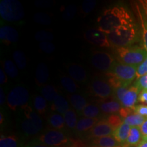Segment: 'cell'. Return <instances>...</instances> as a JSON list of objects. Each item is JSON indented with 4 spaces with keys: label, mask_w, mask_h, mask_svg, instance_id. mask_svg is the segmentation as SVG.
<instances>
[{
    "label": "cell",
    "mask_w": 147,
    "mask_h": 147,
    "mask_svg": "<svg viewBox=\"0 0 147 147\" xmlns=\"http://www.w3.org/2000/svg\"><path fill=\"white\" fill-rule=\"evenodd\" d=\"M140 4L142 5V9L144 11V14H146L147 16V0H143V1H140Z\"/></svg>",
    "instance_id": "51"
},
{
    "label": "cell",
    "mask_w": 147,
    "mask_h": 147,
    "mask_svg": "<svg viewBox=\"0 0 147 147\" xmlns=\"http://www.w3.org/2000/svg\"><path fill=\"white\" fill-rule=\"evenodd\" d=\"M135 23L129 10L124 5L117 4L106 8L97 18V29L109 34L119 27Z\"/></svg>",
    "instance_id": "1"
},
{
    "label": "cell",
    "mask_w": 147,
    "mask_h": 147,
    "mask_svg": "<svg viewBox=\"0 0 147 147\" xmlns=\"http://www.w3.org/2000/svg\"><path fill=\"white\" fill-rule=\"evenodd\" d=\"M48 122L51 127L55 130L62 131L66 127L63 117L59 113L51 114L48 118Z\"/></svg>",
    "instance_id": "20"
},
{
    "label": "cell",
    "mask_w": 147,
    "mask_h": 147,
    "mask_svg": "<svg viewBox=\"0 0 147 147\" xmlns=\"http://www.w3.org/2000/svg\"><path fill=\"white\" fill-rule=\"evenodd\" d=\"M136 10L140 21L141 27H142L143 46H144L145 51L147 52V16L144 14L142 9L140 8L138 5L136 6Z\"/></svg>",
    "instance_id": "23"
},
{
    "label": "cell",
    "mask_w": 147,
    "mask_h": 147,
    "mask_svg": "<svg viewBox=\"0 0 147 147\" xmlns=\"http://www.w3.org/2000/svg\"><path fill=\"white\" fill-rule=\"evenodd\" d=\"M134 113V110L133 108H127V107H122L119 111V115L120 117L123 119L125 118L127 116L131 115L132 113Z\"/></svg>",
    "instance_id": "45"
},
{
    "label": "cell",
    "mask_w": 147,
    "mask_h": 147,
    "mask_svg": "<svg viewBox=\"0 0 147 147\" xmlns=\"http://www.w3.org/2000/svg\"><path fill=\"white\" fill-rule=\"evenodd\" d=\"M142 138L139 127H131L129 135L124 146L126 147H136L142 140Z\"/></svg>",
    "instance_id": "17"
},
{
    "label": "cell",
    "mask_w": 147,
    "mask_h": 147,
    "mask_svg": "<svg viewBox=\"0 0 147 147\" xmlns=\"http://www.w3.org/2000/svg\"><path fill=\"white\" fill-rule=\"evenodd\" d=\"M106 121H107L108 123L112 127V128L113 129L114 131H115V129H117L123 123V119L121 118L120 116L117 115H111L108 116L107 118L106 119Z\"/></svg>",
    "instance_id": "36"
},
{
    "label": "cell",
    "mask_w": 147,
    "mask_h": 147,
    "mask_svg": "<svg viewBox=\"0 0 147 147\" xmlns=\"http://www.w3.org/2000/svg\"><path fill=\"white\" fill-rule=\"evenodd\" d=\"M91 91L95 96L106 99L114 94V89L108 82L102 79H95L91 84Z\"/></svg>",
    "instance_id": "9"
},
{
    "label": "cell",
    "mask_w": 147,
    "mask_h": 147,
    "mask_svg": "<svg viewBox=\"0 0 147 147\" xmlns=\"http://www.w3.org/2000/svg\"><path fill=\"white\" fill-rule=\"evenodd\" d=\"M120 147H126L125 146H124V145H123V146H120Z\"/></svg>",
    "instance_id": "54"
},
{
    "label": "cell",
    "mask_w": 147,
    "mask_h": 147,
    "mask_svg": "<svg viewBox=\"0 0 147 147\" xmlns=\"http://www.w3.org/2000/svg\"><path fill=\"white\" fill-rule=\"evenodd\" d=\"M42 96L46 100L49 102H53L57 97L58 93L55 87L51 84H47L44 86L41 91Z\"/></svg>",
    "instance_id": "28"
},
{
    "label": "cell",
    "mask_w": 147,
    "mask_h": 147,
    "mask_svg": "<svg viewBox=\"0 0 147 147\" xmlns=\"http://www.w3.org/2000/svg\"><path fill=\"white\" fill-rule=\"evenodd\" d=\"M129 86H121L117 89H114V97L116 99V100L119 102H121L124 95H125L127 91H128Z\"/></svg>",
    "instance_id": "37"
},
{
    "label": "cell",
    "mask_w": 147,
    "mask_h": 147,
    "mask_svg": "<svg viewBox=\"0 0 147 147\" xmlns=\"http://www.w3.org/2000/svg\"><path fill=\"white\" fill-rule=\"evenodd\" d=\"M107 36L111 47L116 49L130 47L138 40V29L134 23L119 27Z\"/></svg>",
    "instance_id": "2"
},
{
    "label": "cell",
    "mask_w": 147,
    "mask_h": 147,
    "mask_svg": "<svg viewBox=\"0 0 147 147\" xmlns=\"http://www.w3.org/2000/svg\"><path fill=\"white\" fill-rule=\"evenodd\" d=\"M116 61L110 53L94 51L92 54L91 63L95 68L102 71H109Z\"/></svg>",
    "instance_id": "7"
},
{
    "label": "cell",
    "mask_w": 147,
    "mask_h": 147,
    "mask_svg": "<svg viewBox=\"0 0 147 147\" xmlns=\"http://www.w3.org/2000/svg\"><path fill=\"white\" fill-rule=\"evenodd\" d=\"M116 55L120 63L138 66L146 58L147 52L142 48L130 46L116 49Z\"/></svg>",
    "instance_id": "3"
},
{
    "label": "cell",
    "mask_w": 147,
    "mask_h": 147,
    "mask_svg": "<svg viewBox=\"0 0 147 147\" xmlns=\"http://www.w3.org/2000/svg\"><path fill=\"white\" fill-rule=\"evenodd\" d=\"M20 125H21V129L24 134L27 136H35L40 132L32 121L25 117H24V118L21 121Z\"/></svg>",
    "instance_id": "24"
},
{
    "label": "cell",
    "mask_w": 147,
    "mask_h": 147,
    "mask_svg": "<svg viewBox=\"0 0 147 147\" xmlns=\"http://www.w3.org/2000/svg\"><path fill=\"white\" fill-rule=\"evenodd\" d=\"M76 7L74 5H69L67 8L64 9L63 12V17L65 21H69L73 18L76 12Z\"/></svg>",
    "instance_id": "38"
},
{
    "label": "cell",
    "mask_w": 147,
    "mask_h": 147,
    "mask_svg": "<svg viewBox=\"0 0 147 147\" xmlns=\"http://www.w3.org/2000/svg\"><path fill=\"white\" fill-rule=\"evenodd\" d=\"M35 39L37 41L43 42H51L54 39V36L52 33L48 31L41 30L38 31L35 34Z\"/></svg>",
    "instance_id": "35"
},
{
    "label": "cell",
    "mask_w": 147,
    "mask_h": 147,
    "mask_svg": "<svg viewBox=\"0 0 147 147\" xmlns=\"http://www.w3.org/2000/svg\"><path fill=\"white\" fill-rule=\"evenodd\" d=\"M98 122V118L92 119L83 117V118L80 119L78 121V123H77L76 127V131L78 133H84V132L91 131L93 127Z\"/></svg>",
    "instance_id": "16"
},
{
    "label": "cell",
    "mask_w": 147,
    "mask_h": 147,
    "mask_svg": "<svg viewBox=\"0 0 147 147\" xmlns=\"http://www.w3.org/2000/svg\"><path fill=\"white\" fill-rule=\"evenodd\" d=\"M100 108L104 113L114 114L119 113L122 108L121 103L117 100H111L101 103Z\"/></svg>",
    "instance_id": "22"
},
{
    "label": "cell",
    "mask_w": 147,
    "mask_h": 147,
    "mask_svg": "<svg viewBox=\"0 0 147 147\" xmlns=\"http://www.w3.org/2000/svg\"><path fill=\"white\" fill-rule=\"evenodd\" d=\"M34 20L36 23L42 25H49L52 23V18L47 13L38 12L34 14Z\"/></svg>",
    "instance_id": "34"
},
{
    "label": "cell",
    "mask_w": 147,
    "mask_h": 147,
    "mask_svg": "<svg viewBox=\"0 0 147 147\" xmlns=\"http://www.w3.org/2000/svg\"><path fill=\"white\" fill-rule=\"evenodd\" d=\"M0 16L8 22L19 21L25 16L23 7L16 0H1L0 1Z\"/></svg>",
    "instance_id": "4"
},
{
    "label": "cell",
    "mask_w": 147,
    "mask_h": 147,
    "mask_svg": "<svg viewBox=\"0 0 147 147\" xmlns=\"http://www.w3.org/2000/svg\"><path fill=\"white\" fill-rule=\"evenodd\" d=\"M137 66L129 65L115 61L109 72L125 83L129 84L136 77Z\"/></svg>",
    "instance_id": "6"
},
{
    "label": "cell",
    "mask_w": 147,
    "mask_h": 147,
    "mask_svg": "<svg viewBox=\"0 0 147 147\" xmlns=\"http://www.w3.org/2000/svg\"><path fill=\"white\" fill-rule=\"evenodd\" d=\"M136 147H147V142L144 140H142Z\"/></svg>",
    "instance_id": "52"
},
{
    "label": "cell",
    "mask_w": 147,
    "mask_h": 147,
    "mask_svg": "<svg viewBox=\"0 0 147 147\" xmlns=\"http://www.w3.org/2000/svg\"><path fill=\"white\" fill-rule=\"evenodd\" d=\"M49 71L45 63H40L37 66L36 71V82L38 86H41L48 81Z\"/></svg>",
    "instance_id": "18"
},
{
    "label": "cell",
    "mask_w": 147,
    "mask_h": 147,
    "mask_svg": "<svg viewBox=\"0 0 147 147\" xmlns=\"http://www.w3.org/2000/svg\"><path fill=\"white\" fill-rule=\"evenodd\" d=\"M63 118L65 122V125L69 129H76L78 121L76 112L72 109H69L63 115Z\"/></svg>",
    "instance_id": "27"
},
{
    "label": "cell",
    "mask_w": 147,
    "mask_h": 147,
    "mask_svg": "<svg viewBox=\"0 0 147 147\" xmlns=\"http://www.w3.org/2000/svg\"><path fill=\"white\" fill-rule=\"evenodd\" d=\"M54 4L53 1H49V0H41V1H38L35 3V5L36 6L42 8H47L49 7H51Z\"/></svg>",
    "instance_id": "44"
},
{
    "label": "cell",
    "mask_w": 147,
    "mask_h": 147,
    "mask_svg": "<svg viewBox=\"0 0 147 147\" xmlns=\"http://www.w3.org/2000/svg\"><path fill=\"white\" fill-rule=\"evenodd\" d=\"M34 106L39 115H44L47 112V100L42 95H36L34 100Z\"/></svg>",
    "instance_id": "31"
},
{
    "label": "cell",
    "mask_w": 147,
    "mask_h": 147,
    "mask_svg": "<svg viewBox=\"0 0 147 147\" xmlns=\"http://www.w3.org/2000/svg\"><path fill=\"white\" fill-rule=\"evenodd\" d=\"M29 100V93L27 89L23 87H16L9 92L7 102L8 107L12 110L26 107Z\"/></svg>",
    "instance_id": "5"
},
{
    "label": "cell",
    "mask_w": 147,
    "mask_h": 147,
    "mask_svg": "<svg viewBox=\"0 0 147 147\" xmlns=\"http://www.w3.org/2000/svg\"><path fill=\"white\" fill-rule=\"evenodd\" d=\"M133 109L134 110V113L147 118V105H145V104L136 105L134 106Z\"/></svg>",
    "instance_id": "43"
},
{
    "label": "cell",
    "mask_w": 147,
    "mask_h": 147,
    "mask_svg": "<svg viewBox=\"0 0 147 147\" xmlns=\"http://www.w3.org/2000/svg\"><path fill=\"white\" fill-rule=\"evenodd\" d=\"M93 147H120L123 146L112 136L97 138L93 140Z\"/></svg>",
    "instance_id": "14"
},
{
    "label": "cell",
    "mask_w": 147,
    "mask_h": 147,
    "mask_svg": "<svg viewBox=\"0 0 147 147\" xmlns=\"http://www.w3.org/2000/svg\"><path fill=\"white\" fill-rule=\"evenodd\" d=\"M5 102V95L4 94L2 88L0 89V104L1 106L3 105Z\"/></svg>",
    "instance_id": "50"
},
{
    "label": "cell",
    "mask_w": 147,
    "mask_h": 147,
    "mask_svg": "<svg viewBox=\"0 0 147 147\" xmlns=\"http://www.w3.org/2000/svg\"><path fill=\"white\" fill-rule=\"evenodd\" d=\"M140 92V91L135 85L129 87L121 102L122 107L133 108L137 102H138V100Z\"/></svg>",
    "instance_id": "12"
},
{
    "label": "cell",
    "mask_w": 147,
    "mask_h": 147,
    "mask_svg": "<svg viewBox=\"0 0 147 147\" xmlns=\"http://www.w3.org/2000/svg\"><path fill=\"white\" fill-rule=\"evenodd\" d=\"M140 131H141V134H142L143 138L145 137H146L147 136V119L144 121V123H143L142 125L140 127Z\"/></svg>",
    "instance_id": "48"
},
{
    "label": "cell",
    "mask_w": 147,
    "mask_h": 147,
    "mask_svg": "<svg viewBox=\"0 0 147 147\" xmlns=\"http://www.w3.org/2000/svg\"><path fill=\"white\" fill-rule=\"evenodd\" d=\"M18 67L11 60H6L3 63V70L10 78H14L18 76Z\"/></svg>",
    "instance_id": "32"
},
{
    "label": "cell",
    "mask_w": 147,
    "mask_h": 147,
    "mask_svg": "<svg viewBox=\"0 0 147 147\" xmlns=\"http://www.w3.org/2000/svg\"><path fill=\"white\" fill-rule=\"evenodd\" d=\"M84 37L88 42L92 45L104 48L111 47L107 34L101 32L98 29H89L84 32Z\"/></svg>",
    "instance_id": "8"
},
{
    "label": "cell",
    "mask_w": 147,
    "mask_h": 147,
    "mask_svg": "<svg viewBox=\"0 0 147 147\" xmlns=\"http://www.w3.org/2000/svg\"><path fill=\"white\" fill-rule=\"evenodd\" d=\"M60 81L63 87L69 93L74 94V93L78 91V85L71 77L63 76L61 77Z\"/></svg>",
    "instance_id": "29"
},
{
    "label": "cell",
    "mask_w": 147,
    "mask_h": 147,
    "mask_svg": "<svg viewBox=\"0 0 147 147\" xmlns=\"http://www.w3.org/2000/svg\"><path fill=\"white\" fill-rule=\"evenodd\" d=\"M13 59L18 68L23 69L27 66V60L25 55L21 51H15L13 53Z\"/></svg>",
    "instance_id": "33"
},
{
    "label": "cell",
    "mask_w": 147,
    "mask_h": 147,
    "mask_svg": "<svg viewBox=\"0 0 147 147\" xmlns=\"http://www.w3.org/2000/svg\"><path fill=\"white\" fill-rule=\"evenodd\" d=\"M96 1L95 0H85L82 3V11L84 14H87L93 10L96 5Z\"/></svg>",
    "instance_id": "39"
},
{
    "label": "cell",
    "mask_w": 147,
    "mask_h": 147,
    "mask_svg": "<svg viewBox=\"0 0 147 147\" xmlns=\"http://www.w3.org/2000/svg\"><path fill=\"white\" fill-rule=\"evenodd\" d=\"M23 146L20 139L15 135H1L0 147H23Z\"/></svg>",
    "instance_id": "19"
},
{
    "label": "cell",
    "mask_w": 147,
    "mask_h": 147,
    "mask_svg": "<svg viewBox=\"0 0 147 147\" xmlns=\"http://www.w3.org/2000/svg\"><path fill=\"white\" fill-rule=\"evenodd\" d=\"M131 128V126L123 122L117 129L115 130L113 136L120 144L124 145L129 135Z\"/></svg>",
    "instance_id": "15"
},
{
    "label": "cell",
    "mask_w": 147,
    "mask_h": 147,
    "mask_svg": "<svg viewBox=\"0 0 147 147\" xmlns=\"http://www.w3.org/2000/svg\"><path fill=\"white\" fill-rule=\"evenodd\" d=\"M51 109L53 111L57 112L59 114L64 115L70 108H69V103L67 102V101L61 95H58L51 105Z\"/></svg>",
    "instance_id": "21"
},
{
    "label": "cell",
    "mask_w": 147,
    "mask_h": 147,
    "mask_svg": "<svg viewBox=\"0 0 147 147\" xmlns=\"http://www.w3.org/2000/svg\"><path fill=\"white\" fill-rule=\"evenodd\" d=\"M100 108L97 105L92 104H88L87 106L84 108L80 113V115L87 118L95 119L97 118L100 114Z\"/></svg>",
    "instance_id": "30"
},
{
    "label": "cell",
    "mask_w": 147,
    "mask_h": 147,
    "mask_svg": "<svg viewBox=\"0 0 147 147\" xmlns=\"http://www.w3.org/2000/svg\"><path fill=\"white\" fill-rule=\"evenodd\" d=\"M8 82L6 74L2 69H0V83L1 84H4Z\"/></svg>",
    "instance_id": "47"
},
{
    "label": "cell",
    "mask_w": 147,
    "mask_h": 147,
    "mask_svg": "<svg viewBox=\"0 0 147 147\" xmlns=\"http://www.w3.org/2000/svg\"><path fill=\"white\" fill-rule=\"evenodd\" d=\"M146 74H147V57L142 63L137 66L136 78H139L140 77Z\"/></svg>",
    "instance_id": "41"
},
{
    "label": "cell",
    "mask_w": 147,
    "mask_h": 147,
    "mask_svg": "<svg viewBox=\"0 0 147 147\" xmlns=\"http://www.w3.org/2000/svg\"><path fill=\"white\" fill-rule=\"evenodd\" d=\"M39 47L43 52L47 53V54H51L54 52L55 50V46L51 42H40Z\"/></svg>",
    "instance_id": "40"
},
{
    "label": "cell",
    "mask_w": 147,
    "mask_h": 147,
    "mask_svg": "<svg viewBox=\"0 0 147 147\" xmlns=\"http://www.w3.org/2000/svg\"><path fill=\"white\" fill-rule=\"evenodd\" d=\"M134 85H135L140 91H142V90L144 89H147V74L138 78Z\"/></svg>",
    "instance_id": "42"
},
{
    "label": "cell",
    "mask_w": 147,
    "mask_h": 147,
    "mask_svg": "<svg viewBox=\"0 0 147 147\" xmlns=\"http://www.w3.org/2000/svg\"><path fill=\"white\" fill-rule=\"evenodd\" d=\"M18 39V33L13 27L3 25L0 28V40L5 45H9L16 42Z\"/></svg>",
    "instance_id": "11"
},
{
    "label": "cell",
    "mask_w": 147,
    "mask_h": 147,
    "mask_svg": "<svg viewBox=\"0 0 147 147\" xmlns=\"http://www.w3.org/2000/svg\"><path fill=\"white\" fill-rule=\"evenodd\" d=\"M69 102L72 107L78 113H81L88 104L86 99L79 94H72L70 95Z\"/></svg>",
    "instance_id": "25"
},
{
    "label": "cell",
    "mask_w": 147,
    "mask_h": 147,
    "mask_svg": "<svg viewBox=\"0 0 147 147\" xmlns=\"http://www.w3.org/2000/svg\"><path fill=\"white\" fill-rule=\"evenodd\" d=\"M68 73L69 76L74 81L83 82L87 80V71L80 65L73 63L68 67Z\"/></svg>",
    "instance_id": "13"
},
{
    "label": "cell",
    "mask_w": 147,
    "mask_h": 147,
    "mask_svg": "<svg viewBox=\"0 0 147 147\" xmlns=\"http://www.w3.org/2000/svg\"><path fill=\"white\" fill-rule=\"evenodd\" d=\"M139 102L142 103V104H147V89H144L140 91L138 95V100Z\"/></svg>",
    "instance_id": "46"
},
{
    "label": "cell",
    "mask_w": 147,
    "mask_h": 147,
    "mask_svg": "<svg viewBox=\"0 0 147 147\" xmlns=\"http://www.w3.org/2000/svg\"><path fill=\"white\" fill-rule=\"evenodd\" d=\"M114 129L108 123L106 120L99 121L93 129L89 131V136L92 138H97L108 136L113 135Z\"/></svg>",
    "instance_id": "10"
},
{
    "label": "cell",
    "mask_w": 147,
    "mask_h": 147,
    "mask_svg": "<svg viewBox=\"0 0 147 147\" xmlns=\"http://www.w3.org/2000/svg\"><path fill=\"white\" fill-rule=\"evenodd\" d=\"M147 119L146 117L134 113L123 119V121L131 127H140Z\"/></svg>",
    "instance_id": "26"
},
{
    "label": "cell",
    "mask_w": 147,
    "mask_h": 147,
    "mask_svg": "<svg viewBox=\"0 0 147 147\" xmlns=\"http://www.w3.org/2000/svg\"><path fill=\"white\" fill-rule=\"evenodd\" d=\"M142 140H146V142H147V136H146V137H145V138H143Z\"/></svg>",
    "instance_id": "53"
},
{
    "label": "cell",
    "mask_w": 147,
    "mask_h": 147,
    "mask_svg": "<svg viewBox=\"0 0 147 147\" xmlns=\"http://www.w3.org/2000/svg\"><path fill=\"white\" fill-rule=\"evenodd\" d=\"M23 147H50V146H46L45 144H40V143L37 142L35 140H34L33 142L29 143V144L24 145Z\"/></svg>",
    "instance_id": "49"
}]
</instances>
